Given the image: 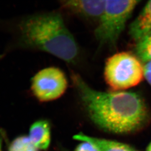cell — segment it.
Instances as JSON below:
<instances>
[{
  "label": "cell",
  "instance_id": "cell-17",
  "mask_svg": "<svg viewBox=\"0 0 151 151\" xmlns=\"http://www.w3.org/2000/svg\"><path fill=\"white\" fill-rule=\"evenodd\" d=\"M62 151H68L67 150H65V149H62Z\"/></svg>",
  "mask_w": 151,
  "mask_h": 151
},
{
  "label": "cell",
  "instance_id": "cell-16",
  "mask_svg": "<svg viewBox=\"0 0 151 151\" xmlns=\"http://www.w3.org/2000/svg\"><path fill=\"white\" fill-rule=\"evenodd\" d=\"M147 151H151V143L149 144L148 148H147Z\"/></svg>",
  "mask_w": 151,
  "mask_h": 151
},
{
  "label": "cell",
  "instance_id": "cell-12",
  "mask_svg": "<svg viewBox=\"0 0 151 151\" xmlns=\"http://www.w3.org/2000/svg\"><path fill=\"white\" fill-rule=\"evenodd\" d=\"M75 151H97V150L91 144L84 142L76 147Z\"/></svg>",
  "mask_w": 151,
  "mask_h": 151
},
{
  "label": "cell",
  "instance_id": "cell-4",
  "mask_svg": "<svg viewBox=\"0 0 151 151\" xmlns=\"http://www.w3.org/2000/svg\"><path fill=\"white\" fill-rule=\"evenodd\" d=\"M104 76L111 91H121L134 87L142 81L144 68L138 57L129 52H121L107 59Z\"/></svg>",
  "mask_w": 151,
  "mask_h": 151
},
{
  "label": "cell",
  "instance_id": "cell-2",
  "mask_svg": "<svg viewBox=\"0 0 151 151\" xmlns=\"http://www.w3.org/2000/svg\"><path fill=\"white\" fill-rule=\"evenodd\" d=\"M71 83L90 119L106 131L130 133L139 128L147 119L145 104L132 92H103L90 87L80 74L70 73Z\"/></svg>",
  "mask_w": 151,
  "mask_h": 151
},
{
  "label": "cell",
  "instance_id": "cell-1",
  "mask_svg": "<svg viewBox=\"0 0 151 151\" xmlns=\"http://www.w3.org/2000/svg\"><path fill=\"white\" fill-rule=\"evenodd\" d=\"M0 27L9 37L0 59L17 50L38 51L70 66L78 64L80 47L60 12H38L0 20Z\"/></svg>",
  "mask_w": 151,
  "mask_h": 151
},
{
  "label": "cell",
  "instance_id": "cell-8",
  "mask_svg": "<svg viewBox=\"0 0 151 151\" xmlns=\"http://www.w3.org/2000/svg\"><path fill=\"white\" fill-rule=\"evenodd\" d=\"M50 124L46 120L34 122L30 127L29 137L39 150H47L50 146L51 138Z\"/></svg>",
  "mask_w": 151,
  "mask_h": 151
},
{
  "label": "cell",
  "instance_id": "cell-10",
  "mask_svg": "<svg viewBox=\"0 0 151 151\" xmlns=\"http://www.w3.org/2000/svg\"><path fill=\"white\" fill-rule=\"evenodd\" d=\"M29 137L23 135L17 137L12 141L8 151H38Z\"/></svg>",
  "mask_w": 151,
  "mask_h": 151
},
{
  "label": "cell",
  "instance_id": "cell-6",
  "mask_svg": "<svg viewBox=\"0 0 151 151\" xmlns=\"http://www.w3.org/2000/svg\"><path fill=\"white\" fill-rule=\"evenodd\" d=\"M62 10L87 20H99L104 11L105 1H61Z\"/></svg>",
  "mask_w": 151,
  "mask_h": 151
},
{
  "label": "cell",
  "instance_id": "cell-13",
  "mask_svg": "<svg viewBox=\"0 0 151 151\" xmlns=\"http://www.w3.org/2000/svg\"><path fill=\"white\" fill-rule=\"evenodd\" d=\"M144 76L149 84L151 86V72L144 70Z\"/></svg>",
  "mask_w": 151,
  "mask_h": 151
},
{
  "label": "cell",
  "instance_id": "cell-9",
  "mask_svg": "<svg viewBox=\"0 0 151 151\" xmlns=\"http://www.w3.org/2000/svg\"><path fill=\"white\" fill-rule=\"evenodd\" d=\"M74 139L87 142L93 146L97 151H136L127 144L109 140L100 139L80 133L74 135Z\"/></svg>",
  "mask_w": 151,
  "mask_h": 151
},
{
  "label": "cell",
  "instance_id": "cell-15",
  "mask_svg": "<svg viewBox=\"0 0 151 151\" xmlns=\"http://www.w3.org/2000/svg\"><path fill=\"white\" fill-rule=\"evenodd\" d=\"M0 151H3V149H2V140H1V137H0Z\"/></svg>",
  "mask_w": 151,
  "mask_h": 151
},
{
  "label": "cell",
  "instance_id": "cell-5",
  "mask_svg": "<svg viewBox=\"0 0 151 151\" xmlns=\"http://www.w3.org/2000/svg\"><path fill=\"white\" fill-rule=\"evenodd\" d=\"M68 81L64 72L56 67L40 70L31 80L30 91L40 102L53 101L61 97L67 90Z\"/></svg>",
  "mask_w": 151,
  "mask_h": 151
},
{
  "label": "cell",
  "instance_id": "cell-7",
  "mask_svg": "<svg viewBox=\"0 0 151 151\" xmlns=\"http://www.w3.org/2000/svg\"><path fill=\"white\" fill-rule=\"evenodd\" d=\"M130 33L135 41L138 42L151 33V1L146 4L141 12L133 22Z\"/></svg>",
  "mask_w": 151,
  "mask_h": 151
},
{
  "label": "cell",
  "instance_id": "cell-14",
  "mask_svg": "<svg viewBox=\"0 0 151 151\" xmlns=\"http://www.w3.org/2000/svg\"><path fill=\"white\" fill-rule=\"evenodd\" d=\"M143 68L144 71L151 72V61L146 62Z\"/></svg>",
  "mask_w": 151,
  "mask_h": 151
},
{
  "label": "cell",
  "instance_id": "cell-11",
  "mask_svg": "<svg viewBox=\"0 0 151 151\" xmlns=\"http://www.w3.org/2000/svg\"><path fill=\"white\" fill-rule=\"evenodd\" d=\"M137 53L142 61L146 63L151 61V33L137 42Z\"/></svg>",
  "mask_w": 151,
  "mask_h": 151
},
{
  "label": "cell",
  "instance_id": "cell-3",
  "mask_svg": "<svg viewBox=\"0 0 151 151\" xmlns=\"http://www.w3.org/2000/svg\"><path fill=\"white\" fill-rule=\"evenodd\" d=\"M138 2L135 0L105 1L104 11L94 30V36L100 46L116 47Z\"/></svg>",
  "mask_w": 151,
  "mask_h": 151
}]
</instances>
